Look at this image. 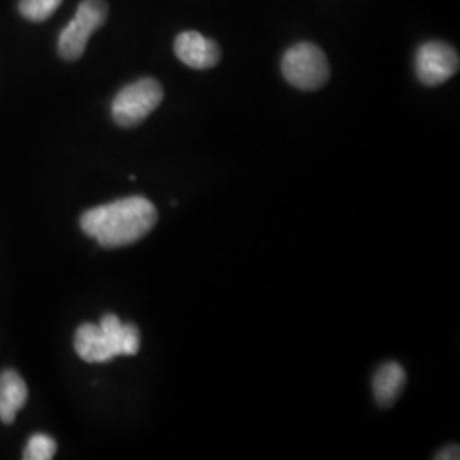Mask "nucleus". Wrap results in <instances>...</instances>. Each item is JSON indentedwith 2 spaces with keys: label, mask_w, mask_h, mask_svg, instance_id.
<instances>
[{
  "label": "nucleus",
  "mask_w": 460,
  "mask_h": 460,
  "mask_svg": "<svg viewBox=\"0 0 460 460\" xmlns=\"http://www.w3.org/2000/svg\"><path fill=\"white\" fill-rule=\"evenodd\" d=\"M157 224V208L144 197H128L94 207L81 217V229L99 246H130Z\"/></svg>",
  "instance_id": "obj_1"
},
{
  "label": "nucleus",
  "mask_w": 460,
  "mask_h": 460,
  "mask_svg": "<svg viewBox=\"0 0 460 460\" xmlns=\"http://www.w3.org/2000/svg\"><path fill=\"white\" fill-rule=\"evenodd\" d=\"M281 72L287 83L302 91H317L324 87L331 75L324 51L309 41L296 43L285 51Z\"/></svg>",
  "instance_id": "obj_2"
},
{
  "label": "nucleus",
  "mask_w": 460,
  "mask_h": 460,
  "mask_svg": "<svg viewBox=\"0 0 460 460\" xmlns=\"http://www.w3.org/2000/svg\"><path fill=\"white\" fill-rule=\"evenodd\" d=\"M164 89L155 79H140L123 87L111 104L113 119L123 128L140 125L163 102Z\"/></svg>",
  "instance_id": "obj_3"
},
{
  "label": "nucleus",
  "mask_w": 460,
  "mask_h": 460,
  "mask_svg": "<svg viewBox=\"0 0 460 460\" xmlns=\"http://www.w3.org/2000/svg\"><path fill=\"white\" fill-rule=\"evenodd\" d=\"M108 17V4L104 0H84L77 7L75 17L66 24L58 38V53L64 60L81 58L87 41L98 31Z\"/></svg>",
  "instance_id": "obj_4"
},
{
  "label": "nucleus",
  "mask_w": 460,
  "mask_h": 460,
  "mask_svg": "<svg viewBox=\"0 0 460 460\" xmlns=\"http://www.w3.org/2000/svg\"><path fill=\"white\" fill-rule=\"evenodd\" d=\"M457 49L444 41H428L416 51L414 68L420 83L435 87L452 79L459 70Z\"/></svg>",
  "instance_id": "obj_5"
},
{
  "label": "nucleus",
  "mask_w": 460,
  "mask_h": 460,
  "mask_svg": "<svg viewBox=\"0 0 460 460\" xmlns=\"http://www.w3.org/2000/svg\"><path fill=\"white\" fill-rule=\"evenodd\" d=\"M174 53L184 66H191L195 70L214 68L222 58L220 47L214 40L197 31L178 34L174 41Z\"/></svg>",
  "instance_id": "obj_6"
},
{
  "label": "nucleus",
  "mask_w": 460,
  "mask_h": 460,
  "mask_svg": "<svg viewBox=\"0 0 460 460\" xmlns=\"http://www.w3.org/2000/svg\"><path fill=\"white\" fill-rule=\"evenodd\" d=\"M74 346L77 355L87 363H108L118 357L110 334L99 324H83L77 329Z\"/></svg>",
  "instance_id": "obj_7"
},
{
  "label": "nucleus",
  "mask_w": 460,
  "mask_h": 460,
  "mask_svg": "<svg viewBox=\"0 0 460 460\" xmlns=\"http://www.w3.org/2000/svg\"><path fill=\"white\" fill-rule=\"evenodd\" d=\"M28 401V385L16 370H4L0 374V421L14 423L17 412Z\"/></svg>",
  "instance_id": "obj_8"
},
{
  "label": "nucleus",
  "mask_w": 460,
  "mask_h": 460,
  "mask_svg": "<svg viewBox=\"0 0 460 460\" xmlns=\"http://www.w3.org/2000/svg\"><path fill=\"white\" fill-rule=\"evenodd\" d=\"M406 385V372L397 362H387L378 367L374 377V395L380 408H391Z\"/></svg>",
  "instance_id": "obj_9"
},
{
  "label": "nucleus",
  "mask_w": 460,
  "mask_h": 460,
  "mask_svg": "<svg viewBox=\"0 0 460 460\" xmlns=\"http://www.w3.org/2000/svg\"><path fill=\"white\" fill-rule=\"evenodd\" d=\"M99 326L104 329L116 348L118 357H133L140 349V331L132 323H121L115 314H106Z\"/></svg>",
  "instance_id": "obj_10"
},
{
  "label": "nucleus",
  "mask_w": 460,
  "mask_h": 460,
  "mask_svg": "<svg viewBox=\"0 0 460 460\" xmlns=\"http://www.w3.org/2000/svg\"><path fill=\"white\" fill-rule=\"evenodd\" d=\"M57 454V442L45 435V433H36L24 448V459L26 460H49L55 457Z\"/></svg>",
  "instance_id": "obj_11"
},
{
  "label": "nucleus",
  "mask_w": 460,
  "mask_h": 460,
  "mask_svg": "<svg viewBox=\"0 0 460 460\" xmlns=\"http://www.w3.org/2000/svg\"><path fill=\"white\" fill-rule=\"evenodd\" d=\"M60 4L62 0H21L19 11L31 21H45L58 9Z\"/></svg>",
  "instance_id": "obj_12"
},
{
  "label": "nucleus",
  "mask_w": 460,
  "mask_h": 460,
  "mask_svg": "<svg viewBox=\"0 0 460 460\" xmlns=\"http://www.w3.org/2000/svg\"><path fill=\"white\" fill-rule=\"evenodd\" d=\"M437 460H457L460 459L459 445H448L444 450H440L437 456Z\"/></svg>",
  "instance_id": "obj_13"
}]
</instances>
